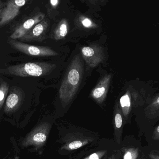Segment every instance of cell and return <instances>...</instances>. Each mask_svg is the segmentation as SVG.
Listing matches in <instances>:
<instances>
[{"instance_id":"6da1fadb","label":"cell","mask_w":159,"mask_h":159,"mask_svg":"<svg viewBox=\"0 0 159 159\" xmlns=\"http://www.w3.org/2000/svg\"><path fill=\"white\" fill-rule=\"evenodd\" d=\"M54 67L50 63L29 62L1 69L0 73L22 77H40L47 75Z\"/></svg>"},{"instance_id":"7a4b0ae2","label":"cell","mask_w":159,"mask_h":159,"mask_svg":"<svg viewBox=\"0 0 159 159\" xmlns=\"http://www.w3.org/2000/svg\"><path fill=\"white\" fill-rule=\"evenodd\" d=\"M81 75L77 67H71L62 83L59 91V97L63 104L67 105L75 94L80 80Z\"/></svg>"},{"instance_id":"3957f363","label":"cell","mask_w":159,"mask_h":159,"mask_svg":"<svg viewBox=\"0 0 159 159\" xmlns=\"http://www.w3.org/2000/svg\"><path fill=\"white\" fill-rule=\"evenodd\" d=\"M51 128V125L43 122L36 126L23 139V148L33 146L37 149L40 148L45 144Z\"/></svg>"},{"instance_id":"277c9868","label":"cell","mask_w":159,"mask_h":159,"mask_svg":"<svg viewBox=\"0 0 159 159\" xmlns=\"http://www.w3.org/2000/svg\"><path fill=\"white\" fill-rule=\"evenodd\" d=\"M9 43L15 49L29 56L49 57L56 55L57 53L51 48L26 44L15 40H9Z\"/></svg>"},{"instance_id":"5b68a950","label":"cell","mask_w":159,"mask_h":159,"mask_svg":"<svg viewBox=\"0 0 159 159\" xmlns=\"http://www.w3.org/2000/svg\"><path fill=\"white\" fill-rule=\"evenodd\" d=\"M26 2L25 0H11L6 2L0 12V27L13 20Z\"/></svg>"},{"instance_id":"8992f818","label":"cell","mask_w":159,"mask_h":159,"mask_svg":"<svg viewBox=\"0 0 159 159\" xmlns=\"http://www.w3.org/2000/svg\"><path fill=\"white\" fill-rule=\"evenodd\" d=\"M66 137V142L62 147L61 149L70 151L80 148L91 143L93 140L92 138L84 136L80 133L69 134Z\"/></svg>"},{"instance_id":"52a82bcc","label":"cell","mask_w":159,"mask_h":159,"mask_svg":"<svg viewBox=\"0 0 159 159\" xmlns=\"http://www.w3.org/2000/svg\"><path fill=\"white\" fill-rule=\"evenodd\" d=\"M44 17L43 14H39L27 19L16 29L13 33L10 36V38L15 40L21 39L35 25L42 21Z\"/></svg>"},{"instance_id":"ba28073f","label":"cell","mask_w":159,"mask_h":159,"mask_svg":"<svg viewBox=\"0 0 159 159\" xmlns=\"http://www.w3.org/2000/svg\"><path fill=\"white\" fill-rule=\"evenodd\" d=\"M48 27V23L45 20H43L35 25L28 32L20 39L24 41L42 40L45 34Z\"/></svg>"},{"instance_id":"9c48e42d","label":"cell","mask_w":159,"mask_h":159,"mask_svg":"<svg viewBox=\"0 0 159 159\" xmlns=\"http://www.w3.org/2000/svg\"><path fill=\"white\" fill-rule=\"evenodd\" d=\"M23 99L22 93L19 90L14 88L11 91L6 98L4 111L6 113H11L17 109Z\"/></svg>"},{"instance_id":"30bf717a","label":"cell","mask_w":159,"mask_h":159,"mask_svg":"<svg viewBox=\"0 0 159 159\" xmlns=\"http://www.w3.org/2000/svg\"><path fill=\"white\" fill-rule=\"evenodd\" d=\"M123 126V115L121 110L116 107L114 114V136L116 142L120 143Z\"/></svg>"},{"instance_id":"8fae6325","label":"cell","mask_w":159,"mask_h":159,"mask_svg":"<svg viewBox=\"0 0 159 159\" xmlns=\"http://www.w3.org/2000/svg\"><path fill=\"white\" fill-rule=\"evenodd\" d=\"M121 111L124 118H127L131 110V100L130 96L126 94L121 97L120 99Z\"/></svg>"},{"instance_id":"7c38bea8","label":"cell","mask_w":159,"mask_h":159,"mask_svg":"<svg viewBox=\"0 0 159 159\" xmlns=\"http://www.w3.org/2000/svg\"><path fill=\"white\" fill-rule=\"evenodd\" d=\"M159 98L158 97L146 111V115L148 118L153 119L159 116Z\"/></svg>"},{"instance_id":"4fadbf2b","label":"cell","mask_w":159,"mask_h":159,"mask_svg":"<svg viewBox=\"0 0 159 159\" xmlns=\"http://www.w3.org/2000/svg\"><path fill=\"white\" fill-rule=\"evenodd\" d=\"M9 85L5 82L0 84V109L2 108L9 91Z\"/></svg>"},{"instance_id":"5bb4252c","label":"cell","mask_w":159,"mask_h":159,"mask_svg":"<svg viewBox=\"0 0 159 159\" xmlns=\"http://www.w3.org/2000/svg\"><path fill=\"white\" fill-rule=\"evenodd\" d=\"M106 89L103 86L98 87L93 91L92 96L94 98L96 99L98 103H102L106 95Z\"/></svg>"},{"instance_id":"9a60e30c","label":"cell","mask_w":159,"mask_h":159,"mask_svg":"<svg viewBox=\"0 0 159 159\" xmlns=\"http://www.w3.org/2000/svg\"><path fill=\"white\" fill-rule=\"evenodd\" d=\"M138 156V149L136 148H128L124 151L123 159H137Z\"/></svg>"},{"instance_id":"2e32d148","label":"cell","mask_w":159,"mask_h":159,"mask_svg":"<svg viewBox=\"0 0 159 159\" xmlns=\"http://www.w3.org/2000/svg\"><path fill=\"white\" fill-rule=\"evenodd\" d=\"M67 33V26L65 21L61 22L55 32V37L57 39L64 38Z\"/></svg>"},{"instance_id":"e0dca14e","label":"cell","mask_w":159,"mask_h":159,"mask_svg":"<svg viewBox=\"0 0 159 159\" xmlns=\"http://www.w3.org/2000/svg\"><path fill=\"white\" fill-rule=\"evenodd\" d=\"M106 150L99 151L90 154L84 159H101V158L106 154Z\"/></svg>"},{"instance_id":"ac0fdd59","label":"cell","mask_w":159,"mask_h":159,"mask_svg":"<svg viewBox=\"0 0 159 159\" xmlns=\"http://www.w3.org/2000/svg\"><path fill=\"white\" fill-rule=\"evenodd\" d=\"M83 54L86 57H92L94 54L95 52L93 48L89 47H84L82 50Z\"/></svg>"},{"instance_id":"d6986e66","label":"cell","mask_w":159,"mask_h":159,"mask_svg":"<svg viewBox=\"0 0 159 159\" xmlns=\"http://www.w3.org/2000/svg\"><path fill=\"white\" fill-rule=\"evenodd\" d=\"M152 139L155 140H159V125H158L153 131Z\"/></svg>"},{"instance_id":"ffe728a7","label":"cell","mask_w":159,"mask_h":159,"mask_svg":"<svg viewBox=\"0 0 159 159\" xmlns=\"http://www.w3.org/2000/svg\"><path fill=\"white\" fill-rule=\"evenodd\" d=\"M82 24L85 27H90L92 25V22L90 19L86 18L82 21Z\"/></svg>"},{"instance_id":"44dd1931","label":"cell","mask_w":159,"mask_h":159,"mask_svg":"<svg viewBox=\"0 0 159 159\" xmlns=\"http://www.w3.org/2000/svg\"><path fill=\"white\" fill-rule=\"evenodd\" d=\"M149 156L151 159H159V153L156 152H151Z\"/></svg>"},{"instance_id":"7402d4cb","label":"cell","mask_w":159,"mask_h":159,"mask_svg":"<svg viewBox=\"0 0 159 159\" xmlns=\"http://www.w3.org/2000/svg\"><path fill=\"white\" fill-rule=\"evenodd\" d=\"M50 2H51V5L52 6H53V7H56L58 4L59 1H57V0H52V1H50Z\"/></svg>"},{"instance_id":"603a6c76","label":"cell","mask_w":159,"mask_h":159,"mask_svg":"<svg viewBox=\"0 0 159 159\" xmlns=\"http://www.w3.org/2000/svg\"><path fill=\"white\" fill-rule=\"evenodd\" d=\"M108 159H115V156L114 155H112L111 157H110Z\"/></svg>"},{"instance_id":"cb8c5ba5","label":"cell","mask_w":159,"mask_h":159,"mask_svg":"<svg viewBox=\"0 0 159 159\" xmlns=\"http://www.w3.org/2000/svg\"><path fill=\"white\" fill-rule=\"evenodd\" d=\"M2 9V4L0 3V12L1 11Z\"/></svg>"}]
</instances>
